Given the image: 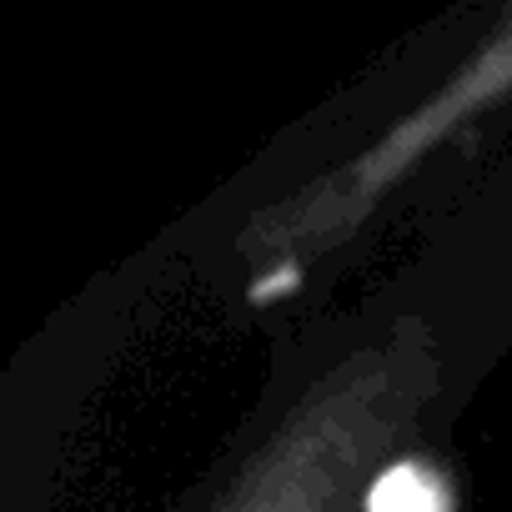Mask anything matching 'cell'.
I'll use <instances>...</instances> for the list:
<instances>
[{"label": "cell", "instance_id": "obj_1", "mask_svg": "<svg viewBox=\"0 0 512 512\" xmlns=\"http://www.w3.org/2000/svg\"><path fill=\"white\" fill-rule=\"evenodd\" d=\"M457 251L277 342L241 437L181 512H377L382 482L437 447L487 372Z\"/></svg>", "mask_w": 512, "mask_h": 512}]
</instances>
